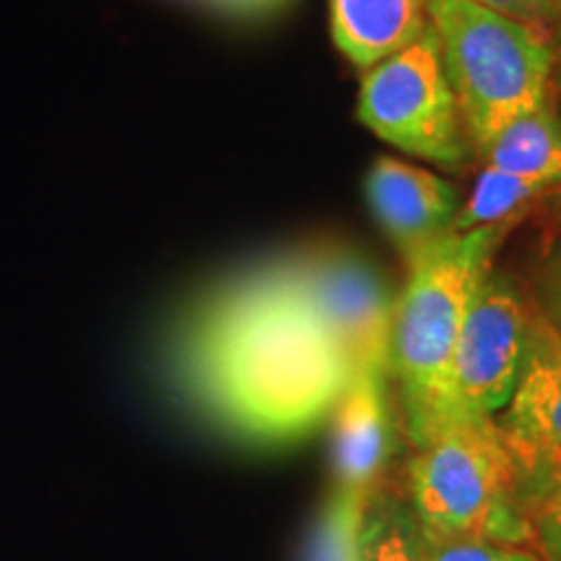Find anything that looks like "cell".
<instances>
[{"label":"cell","mask_w":561,"mask_h":561,"mask_svg":"<svg viewBox=\"0 0 561 561\" xmlns=\"http://www.w3.org/2000/svg\"><path fill=\"white\" fill-rule=\"evenodd\" d=\"M167 367L182 401L244 445H289L333 416L351 359L280 263L240 273L182 314Z\"/></svg>","instance_id":"obj_1"},{"label":"cell","mask_w":561,"mask_h":561,"mask_svg":"<svg viewBox=\"0 0 561 561\" xmlns=\"http://www.w3.org/2000/svg\"><path fill=\"white\" fill-rule=\"evenodd\" d=\"M510 229L450 231L405 265L409 280L392 314L390 380L413 450L462 421L453 392L455 346L476 284Z\"/></svg>","instance_id":"obj_2"},{"label":"cell","mask_w":561,"mask_h":561,"mask_svg":"<svg viewBox=\"0 0 561 561\" xmlns=\"http://www.w3.org/2000/svg\"><path fill=\"white\" fill-rule=\"evenodd\" d=\"M401 494L424 530L528 549L517 466L494 419H462L416 447Z\"/></svg>","instance_id":"obj_3"},{"label":"cell","mask_w":561,"mask_h":561,"mask_svg":"<svg viewBox=\"0 0 561 561\" xmlns=\"http://www.w3.org/2000/svg\"><path fill=\"white\" fill-rule=\"evenodd\" d=\"M430 21L473 153L512 117L553 100V53L546 34L473 0H432Z\"/></svg>","instance_id":"obj_4"},{"label":"cell","mask_w":561,"mask_h":561,"mask_svg":"<svg viewBox=\"0 0 561 561\" xmlns=\"http://www.w3.org/2000/svg\"><path fill=\"white\" fill-rule=\"evenodd\" d=\"M359 121L385 144L442 170L468 164L473 151L432 26L411 47L364 70Z\"/></svg>","instance_id":"obj_5"},{"label":"cell","mask_w":561,"mask_h":561,"mask_svg":"<svg viewBox=\"0 0 561 561\" xmlns=\"http://www.w3.org/2000/svg\"><path fill=\"white\" fill-rule=\"evenodd\" d=\"M536 307L491 265L476 284L453 359V392L462 419H496L507 409Z\"/></svg>","instance_id":"obj_6"},{"label":"cell","mask_w":561,"mask_h":561,"mask_svg":"<svg viewBox=\"0 0 561 561\" xmlns=\"http://www.w3.org/2000/svg\"><path fill=\"white\" fill-rule=\"evenodd\" d=\"M280 271L310 312L346 348L351 369L388 364L396 299L375 265L346 248L284 257Z\"/></svg>","instance_id":"obj_7"},{"label":"cell","mask_w":561,"mask_h":561,"mask_svg":"<svg viewBox=\"0 0 561 561\" xmlns=\"http://www.w3.org/2000/svg\"><path fill=\"white\" fill-rule=\"evenodd\" d=\"M367 206L405 265L450 234L460 195L447 180L401 159L380 157L364 178Z\"/></svg>","instance_id":"obj_8"},{"label":"cell","mask_w":561,"mask_h":561,"mask_svg":"<svg viewBox=\"0 0 561 561\" xmlns=\"http://www.w3.org/2000/svg\"><path fill=\"white\" fill-rule=\"evenodd\" d=\"M333 483L359 491L380 486L392 455L390 367L359 364L333 411Z\"/></svg>","instance_id":"obj_9"},{"label":"cell","mask_w":561,"mask_h":561,"mask_svg":"<svg viewBox=\"0 0 561 561\" xmlns=\"http://www.w3.org/2000/svg\"><path fill=\"white\" fill-rule=\"evenodd\" d=\"M494 421L512 460L561 450V335L538 310L533 312L515 390Z\"/></svg>","instance_id":"obj_10"},{"label":"cell","mask_w":561,"mask_h":561,"mask_svg":"<svg viewBox=\"0 0 561 561\" xmlns=\"http://www.w3.org/2000/svg\"><path fill=\"white\" fill-rule=\"evenodd\" d=\"M432 0H331L335 47L351 66L369 70L430 30Z\"/></svg>","instance_id":"obj_11"},{"label":"cell","mask_w":561,"mask_h":561,"mask_svg":"<svg viewBox=\"0 0 561 561\" xmlns=\"http://www.w3.org/2000/svg\"><path fill=\"white\" fill-rule=\"evenodd\" d=\"M483 167L557 191L561 185V115L553 100L512 117L476 153Z\"/></svg>","instance_id":"obj_12"},{"label":"cell","mask_w":561,"mask_h":561,"mask_svg":"<svg viewBox=\"0 0 561 561\" xmlns=\"http://www.w3.org/2000/svg\"><path fill=\"white\" fill-rule=\"evenodd\" d=\"M520 500L528 520V549L541 561H561V450L517 462Z\"/></svg>","instance_id":"obj_13"},{"label":"cell","mask_w":561,"mask_h":561,"mask_svg":"<svg viewBox=\"0 0 561 561\" xmlns=\"http://www.w3.org/2000/svg\"><path fill=\"white\" fill-rule=\"evenodd\" d=\"M549 193V187L538 185V182L515 178V174L500 172L494 167H483L468 201L460 203L450 231L462 234V231L483 227H515L533 206H541Z\"/></svg>","instance_id":"obj_14"},{"label":"cell","mask_w":561,"mask_h":561,"mask_svg":"<svg viewBox=\"0 0 561 561\" xmlns=\"http://www.w3.org/2000/svg\"><path fill=\"white\" fill-rule=\"evenodd\" d=\"M356 561H424L421 528L401 491H371Z\"/></svg>","instance_id":"obj_15"},{"label":"cell","mask_w":561,"mask_h":561,"mask_svg":"<svg viewBox=\"0 0 561 561\" xmlns=\"http://www.w3.org/2000/svg\"><path fill=\"white\" fill-rule=\"evenodd\" d=\"M371 491L333 483L307 530L301 561H356Z\"/></svg>","instance_id":"obj_16"},{"label":"cell","mask_w":561,"mask_h":561,"mask_svg":"<svg viewBox=\"0 0 561 561\" xmlns=\"http://www.w3.org/2000/svg\"><path fill=\"white\" fill-rule=\"evenodd\" d=\"M421 543H424V561H541L525 546L439 536L424 528H421Z\"/></svg>","instance_id":"obj_17"},{"label":"cell","mask_w":561,"mask_h":561,"mask_svg":"<svg viewBox=\"0 0 561 561\" xmlns=\"http://www.w3.org/2000/svg\"><path fill=\"white\" fill-rule=\"evenodd\" d=\"M533 305L561 335V237L546 244L533 271Z\"/></svg>","instance_id":"obj_18"},{"label":"cell","mask_w":561,"mask_h":561,"mask_svg":"<svg viewBox=\"0 0 561 561\" xmlns=\"http://www.w3.org/2000/svg\"><path fill=\"white\" fill-rule=\"evenodd\" d=\"M476 5L500 13V16L530 26L549 37L553 19H557V0H473Z\"/></svg>","instance_id":"obj_19"},{"label":"cell","mask_w":561,"mask_h":561,"mask_svg":"<svg viewBox=\"0 0 561 561\" xmlns=\"http://www.w3.org/2000/svg\"><path fill=\"white\" fill-rule=\"evenodd\" d=\"M549 42H551V53H553L551 94L553 96H561V0H557V19H553Z\"/></svg>","instance_id":"obj_20"},{"label":"cell","mask_w":561,"mask_h":561,"mask_svg":"<svg viewBox=\"0 0 561 561\" xmlns=\"http://www.w3.org/2000/svg\"><path fill=\"white\" fill-rule=\"evenodd\" d=\"M208 3L234 13H261L273 9V5H278L280 0H208Z\"/></svg>","instance_id":"obj_21"},{"label":"cell","mask_w":561,"mask_h":561,"mask_svg":"<svg viewBox=\"0 0 561 561\" xmlns=\"http://www.w3.org/2000/svg\"><path fill=\"white\" fill-rule=\"evenodd\" d=\"M541 206L546 208V214L551 216V221L561 229V185L557 187V191H551L549 195H546V198L541 201Z\"/></svg>","instance_id":"obj_22"}]
</instances>
